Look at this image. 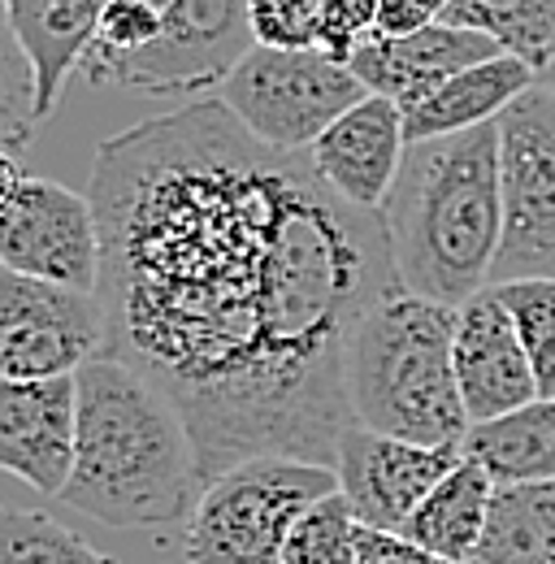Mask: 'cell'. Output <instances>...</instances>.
<instances>
[{"label": "cell", "mask_w": 555, "mask_h": 564, "mask_svg": "<svg viewBox=\"0 0 555 564\" xmlns=\"http://www.w3.org/2000/svg\"><path fill=\"white\" fill-rule=\"evenodd\" d=\"M490 499H494V478L478 460L460 456V465L421 499L413 521L404 525V539H413L443 561L469 564L486 534Z\"/></svg>", "instance_id": "ac0fdd59"}, {"label": "cell", "mask_w": 555, "mask_h": 564, "mask_svg": "<svg viewBox=\"0 0 555 564\" xmlns=\"http://www.w3.org/2000/svg\"><path fill=\"white\" fill-rule=\"evenodd\" d=\"M78 452V378L0 382V465L35 491H66Z\"/></svg>", "instance_id": "4fadbf2b"}, {"label": "cell", "mask_w": 555, "mask_h": 564, "mask_svg": "<svg viewBox=\"0 0 555 564\" xmlns=\"http://www.w3.org/2000/svg\"><path fill=\"white\" fill-rule=\"evenodd\" d=\"M360 564H456V561H443V556L425 552L421 543L404 539V534L360 525Z\"/></svg>", "instance_id": "83f0119b"}, {"label": "cell", "mask_w": 555, "mask_h": 564, "mask_svg": "<svg viewBox=\"0 0 555 564\" xmlns=\"http://www.w3.org/2000/svg\"><path fill=\"white\" fill-rule=\"evenodd\" d=\"M538 78L543 74L516 53H499L490 62H478L456 78H447L434 96H425L416 105L413 113H404V135H409V143H421L499 122V113L512 100H521L530 87H538Z\"/></svg>", "instance_id": "e0dca14e"}, {"label": "cell", "mask_w": 555, "mask_h": 564, "mask_svg": "<svg viewBox=\"0 0 555 564\" xmlns=\"http://www.w3.org/2000/svg\"><path fill=\"white\" fill-rule=\"evenodd\" d=\"M369 87L322 48H252L221 83V105L270 148L308 152Z\"/></svg>", "instance_id": "8992f818"}, {"label": "cell", "mask_w": 555, "mask_h": 564, "mask_svg": "<svg viewBox=\"0 0 555 564\" xmlns=\"http://www.w3.org/2000/svg\"><path fill=\"white\" fill-rule=\"evenodd\" d=\"M503 235L490 286L555 279V91L530 87L499 113Z\"/></svg>", "instance_id": "52a82bcc"}, {"label": "cell", "mask_w": 555, "mask_h": 564, "mask_svg": "<svg viewBox=\"0 0 555 564\" xmlns=\"http://www.w3.org/2000/svg\"><path fill=\"white\" fill-rule=\"evenodd\" d=\"M382 226L413 295L451 308L482 295L503 235L499 122L409 143Z\"/></svg>", "instance_id": "3957f363"}, {"label": "cell", "mask_w": 555, "mask_h": 564, "mask_svg": "<svg viewBox=\"0 0 555 564\" xmlns=\"http://www.w3.org/2000/svg\"><path fill=\"white\" fill-rule=\"evenodd\" d=\"M282 564H360V521L344 491L317 499L295 521Z\"/></svg>", "instance_id": "603a6c76"}, {"label": "cell", "mask_w": 555, "mask_h": 564, "mask_svg": "<svg viewBox=\"0 0 555 564\" xmlns=\"http://www.w3.org/2000/svg\"><path fill=\"white\" fill-rule=\"evenodd\" d=\"M451 0H378V35H416L447 22Z\"/></svg>", "instance_id": "4316f807"}, {"label": "cell", "mask_w": 555, "mask_h": 564, "mask_svg": "<svg viewBox=\"0 0 555 564\" xmlns=\"http://www.w3.org/2000/svg\"><path fill=\"white\" fill-rule=\"evenodd\" d=\"M456 382H460V400H465V413L474 425L508 417V413L543 400L534 360L521 344L512 313L494 295V286H486L482 295L460 304Z\"/></svg>", "instance_id": "7c38bea8"}, {"label": "cell", "mask_w": 555, "mask_h": 564, "mask_svg": "<svg viewBox=\"0 0 555 564\" xmlns=\"http://www.w3.org/2000/svg\"><path fill=\"white\" fill-rule=\"evenodd\" d=\"M105 356L143 373L192 430L205 487L261 456L339 460L347 348L404 282L382 213L356 209L308 152L192 100L100 143Z\"/></svg>", "instance_id": "6da1fadb"}, {"label": "cell", "mask_w": 555, "mask_h": 564, "mask_svg": "<svg viewBox=\"0 0 555 564\" xmlns=\"http://www.w3.org/2000/svg\"><path fill=\"white\" fill-rule=\"evenodd\" d=\"M0 564H118L83 543L74 530L44 512L4 508L0 517Z\"/></svg>", "instance_id": "7402d4cb"}, {"label": "cell", "mask_w": 555, "mask_h": 564, "mask_svg": "<svg viewBox=\"0 0 555 564\" xmlns=\"http://www.w3.org/2000/svg\"><path fill=\"white\" fill-rule=\"evenodd\" d=\"M447 22L494 35L538 74L555 57V0H451Z\"/></svg>", "instance_id": "44dd1931"}, {"label": "cell", "mask_w": 555, "mask_h": 564, "mask_svg": "<svg viewBox=\"0 0 555 564\" xmlns=\"http://www.w3.org/2000/svg\"><path fill=\"white\" fill-rule=\"evenodd\" d=\"M555 482H494L486 534L469 564H552Z\"/></svg>", "instance_id": "ffe728a7"}, {"label": "cell", "mask_w": 555, "mask_h": 564, "mask_svg": "<svg viewBox=\"0 0 555 564\" xmlns=\"http://www.w3.org/2000/svg\"><path fill=\"white\" fill-rule=\"evenodd\" d=\"M552 564H555V561H552Z\"/></svg>", "instance_id": "f546056e"}, {"label": "cell", "mask_w": 555, "mask_h": 564, "mask_svg": "<svg viewBox=\"0 0 555 564\" xmlns=\"http://www.w3.org/2000/svg\"><path fill=\"white\" fill-rule=\"evenodd\" d=\"M74 378L78 452L62 499L113 530L192 521L205 474L183 413L118 356H96Z\"/></svg>", "instance_id": "7a4b0ae2"}, {"label": "cell", "mask_w": 555, "mask_h": 564, "mask_svg": "<svg viewBox=\"0 0 555 564\" xmlns=\"http://www.w3.org/2000/svg\"><path fill=\"white\" fill-rule=\"evenodd\" d=\"M404 152H409L404 109L373 91L356 109H347L344 118L308 148L317 174L344 200L369 213H382L395 178H400Z\"/></svg>", "instance_id": "9a60e30c"}, {"label": "cell", "mask_w": 555, "mask_h": 564, "mask_svg": "<svg viewBox=\"0 0 555 564\" xmlns=\"http://www.w3.org/2000/svg\"><path fill=\"white\" fill-rule=\"evenodd\" d=\"M460 456L465 447H425L351 422L339 443L335 474L360 525L404 534L421 499L460 465Z\"/></svg>", "instance_id": "8fae6325"}, {"label": "cell", "mask_w": 555, "mask_h": 564, "mask_svg": "<svg viewBox=\"0 0 555 564\" xmlns=\"http://www.w3.org/2000/svg\"><path fill=\"white\" fill-rule=\"evenodd\" d=\"M378 35V0H322V35L317 48L335 62H351L360 44Z\"/></svg>", "instance_id": "484cf974"}, {"label": "cell", "mask_w": 555, "mask_h": 564, "mask_svg": "<svg viewBox=\"0 0 555 564\" xmlns=\"http://www.w3.org/2000/svg\"><path fill=\"white\" fill-rule=\"evenodd\" d=\"M105 356V308L96 291L0 274V373L9 382L69 378Z\"/></svg>", "instance_id": "9c48e42d"}, {"label": "cell", "mask_w": 555, "mask_h": 564, "mask_svg": "<svg viewBox=\"0 0 555 564\" xmlns=\"http://www.w3.org/2000/svg\"><path fill=\"white\" fill-rule=\"evenodd\" d=\"M165 35L139 57L113 66L96 87H131L143 96H187L221 87L230 70L257 48L248 0H156Z\"/></svg>", "instance_id": "30bf717a"}, {"label": "cell", "mask_w": 555, "mask_h": 564, "mask_svg": "<svg viewBox=\"0 0 555 564\" xmlns=\"http://www.w3.org/2000/svg\"><path fill=\"white\" fill-rule=\"evenodd\" d=\"M248 26L261 48H317L322 0H248Z\"/></svg>", "instance_id": "d4e9b609"}, {"label": "cell", "mask_w": 555, "mask_h": 564, "mask_svg": "<svg viewBox=\"0 0 555 564\" xmlns=\"http://www.w3.org/2000/svg\"><path fill=\"white\" fill-rule=\"evenodd\" d=\"M105 0H4L9 31L35 74V118H53L69 74L96 44Z\"/></svg>", "instance_id": "2e32d148"}, {"label": "cell", "mask_w": 555, "mask_h": 564, "mask_svg": "<svg viewBox=\"0 0 555 564\" xmlns=\"http://www.w3.org/2000/svg\"><path fill=\"white\" fill-rule=\"evenodd\" d=\"M503 308L512 313L521 344L534 360L543 400H555V279H525L494 286Z\"/></svg>", "instance_id": "cb8c5ba5"}, {"label": "cell", "mask_w": 555, "mask_h": 564, "mask_svg": "<svg viewBox=\"0 0 555 564\" xmlns=\"http://www.w3.org/2000/svg\"><path fill=\"white\" fill-rule=\"evenodd\" d=\"M0 261L13 274L57 282L74 291L100 286V221L91 196H78L53 178L18 170L4 161V217H0Z\"/></svg>", "instance_id": "ba28073f"}, {"label": "cell", "mask_w": 555, "mask_h": 564, "mask_svg": "<svg viewBox=\"0 0 555 564\" xmlns=\"http://www.w3.org/2000/svg\"><path fill=\"white\" fill-rule=\"evenodd\" d=\"M538 83H543V87H552V91H555V57L547 62V70H543V78H538Z\"/></svg>", "instance_id": "f1b7e54d"}, {"label": "cell", "mask_w": 555, "mask_h": 564, "mask_svg": "<svg viewBox=\"0 0 555 564\" xmlns=\"http://www.w3.org/2000/svg\"><path fill=\"white\" fill-rule=\"evenodd\" d=\"M339 491L330 465L261 456L213 478L187 521V564H282L295 521Z\"/></svg>", "instance_id": "5b68a950"}, {"label": "cell", "mask_w": 555, "mask_h": 564, "mask_svg": "<svg viewBox=\"0 0 555 564\" xmlns=\"http://www.w3.org/2000/svg\"><path fill=\"white\" fill-rule=\"evenodd\" d=\"M465 456L494 482H555V400H534L508 417L474 425Z\"/></svg>", "instance_id": "d6986e66"}, {"label": "cell", "mask_w": 555, "mask_h": 564, "mask_svg": "<svg viewBox=\"0 0 555 564\" xmlns=\"http://www.w3.org/2000/svg\"><path fill=\"white\" fill-rule=\"evenodd\" d=\"M460 308L391 291L356 326L347 348L351 422L425 447H465L474 430L456 382Z\"/></svg>", "instance_id": "277c9868"}, {"label": "cell", "mask_w": 555, "mask_h": 564, "mask_svg": "<svg viewBox=\"0 0 555 564\" xmlns=\"http://www.w3.org/2000/svg\"><path fill=\"white\" fill-rule=\"evenodd\" d=\"M499 53H503V44L494 35L474 31V26H456V22H438L416 35H373L369 44L356 48V57L347 66L373 96H387L404 113H413L447 78H456L478 62H490Z\"/></svg>", "instance_id": "5bb4252c"}]
</instances>
